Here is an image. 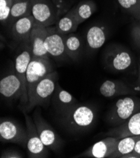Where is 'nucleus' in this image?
<instances>
[{
	"mask_svg": "<svg viewBox=\"0 0 140 158\" xmlns=\"http://www.w3.org/2000/svg\"><path fill=\"white\" fill-rule=\"evenodd\" d=\"M58 80L57 71H53L46 75L36 86L32 97L24 108L25 112H30L34 107L48 106L52 100Z\"/></svg>",
	"mask_w": 140,
	"mask_h": 158,
	"instance_id": "1",
	"label": "nucleus"
},
{
	"mask_svg": "<svg viewBox=\"0 0 140 158\" xmlns=\"http://www.w3.org/2000/svg\"><path fill=\"white\" fill-rule=\"evenodd\" d=\"M62 122L69 131H84L94 123L95 113L89 106L77 103L62 115Z\"/></svg>",
	"mask_w": 140,
	"mask_h": 158,
	"instance_id": "2",
	"label": "nucleus"
},
{
	"mask_svg": "<svg viewBox=\"0 0 140 158\" xmlns=\"http://www.w3.org/2000/svg\"><path fill=\"white\" fill-rule=\"evenodd\" d=\"M63 12L54 0H33L31 14L34 18L35 25L51 27L56 24Z\"/></svg>",
	"mask_w": 140,
	"mask_h": 158,
	"instance_id": "3",
	"label": "nucleus"
},
{
	"mask_svg": "<svg viewBox=\"0 0 140 158\" xmlns=\"http://www.w3.org/2000/svg\"><path fill=\"white\" fill-rule=\"evenodd\" d=\"M54 70L50 59L32 57L26 71V88L28 100L37 84Z\"/></svg>",
	"mask_w": 140,
	"mask_h": 158,
	"instance_id": "4",
	"label": "nucleus"
},
{
	"mask_svg": "<svg viewBox=\"0 0 140 158\" xmlns=\"http://www.w3.org/2000/svg\"><path fill=\"white\" fill-rule=\"evenodd\" d=\"M37 132L43 144L54 151H58L63 145V140L57 134L51 125L46 122L41 114V110L37 108L33 115Z\"/></svg>",
	"mask_w": 140,
	"mask_h": 158,
	"instance_id": "5",
	"label": "nucleus"
},
{
	"mask_svg": "<svg viewBox=\"0 0 140 158\" xmlns=\"http://www.w3.org/2000/svg\"><path fill=\"white\" fill-rule=\"evenodd\" d=\"M23 47L15 59V73L20 79L22 85V97L20 102L25 108L28 103L26 88V71L32 59V52L29 41L22 43Z\"/></svg>",
	"mask_w": 140,
	"mask_h": 158,
	"instance_id": "6",
	"label": "nucleus"
},
{
	"mask_svg": "<svg viewBox=\"0 0 140 158\" xmlns=\"http://www.w3.org/2000/svg\"><path fill=\"white\" fill-rule=\"evenodd\" d=\"M23 114L28 135L26 148L28 157L30 158L47 157L49 156L48 148L41 140L33 118L27 115L26 112L23 111Z\"/></svg>",
	"mask_w": 140,
	"mask_h": 158,
	"instance_id": "7",
	"label": "nucleus"
},
{
	"mask_svg": "<svg viewBox=\"0 0 140 158\" xmlns=\"http://www.w3.org/2000/svg\"><path fill=\"white\" fill-rule=\"evenodd\" d=\"M27 131L17 122L8 118H1L0 140L3 143H12L26 147Z\"/></svg>",
	"mask_w": 140,
	"mask_h": 158,
	"instance_id": "8",
	"label": "nucleus"
},
{
	"mask_svg": "<svg viewBox=\"0 0 140 158\" xmlns=\"http://www.w3.org/2000/svg\"><path fill=\"white\" fill-rule=\"evenodd\" d=\"M139 108V101L131 97H124L118 100L109 115V120L112 123L121 125L125 122Z\"/></svg>",
	"mask_w": 140,
	"mask_h": 158,
	"instance_id": "9",
	"label": "nucleus"
},
{
	"mask_svg": "<svg viewBox=\"0 0 140 158\" xmlns=\"http://www.w3.org/2000/svg\"><path fill=\"white\" fill-rule=\"evenodd\" d=\"M105 62L110 69L115 71L127 70L132 64L131 54L122 47H114L109 50L105 56Z\"/></svg>",
	"mask_w": 140,
	"mask_h": 158,
	"instance_id": "10",
	"label": "nucleus"
},
{
	"mask_svg": "<svg viewBox=\"0 0 140 158\" xmlns=\"http://www.w3.org/2000/svg\"><path fill=\"white\" fill-rule=\"evenodd\" d=\"M118 140L119 139L116 137L108 136L93 144L76 157L111 158L116 149Z\"/></svg>",
	"mask_w": 140,
	"mask_h": 158,
	"instance_id": "11",
	"label": "nucleus"
},
{
	"mask_svg": "<svg viewBox=\"0 0 140 158\" xmlns=\"http://www.w3.org/2000/svg\"><path fill=\"white\" fill-rule=\"evenodd\" d=\"M45 47L49 56L57 60L68 57L66 50L65 35L58 34L53 27H48V34L45 41Z\"/></svg>",
	"mask_w": 140,
	"mask_h": 158,
	"instance_id": "12",
	"label": "nucleus"
},
{
	"mask_svg": "<svg viewBox=\"0 0 140 158\" xmlns=\"http://www.w3.org/2000/svg\"><path fill=\"white\" fill-rule=\"evenodd\" d=\"M35 27V20L32 14L19 19L11 25V34L15 42H28L31 33Z\"/></svg>",
	"mask_w": 140,
	"mask_h": 158,
	"instance_id": "13",
	"label": "nucleus"
},
{
	"mask_svg": "<svg viewBox=\"0 0 140 158\" xmlns=\"http://www.w3.org/2000/svg\"><path fill=\"white\" fill-rule=\"evenodd\" d=\"M47 34L48 27L35 25L29 39L32 57L50 59L45 47V41Z\"/></svg>",
	"mask_w": 140,
	"mask_h": 158,
	"instance_id": "14",
	"label": "nucleus"
},
{
	"mask_svg": "<svg viewBox=\"0 0 140 158\" xmlns=\"http://www.w3.org/2000/svg\"><path fill=\"white\" fill-rule=\"evenodd\" d=\"M106 135L118 139L134 135H140V112L133 114L125 122L107 132Z\"/></svg>",
	"mask_w": 140,
	"mask_h": 158,
	"instance_id": "15",
	"label": "nucleus"
},
{
	"mask_svg": "<svg viewBox=\"0 0 140 158\" xmlns=\"http://www.w3.org/2000/svg\"><path fill=\"white\" fill-rule=\"evenodd\" d=\"M54 107L62 116L66 114L70 109L78 103L72 94L62 89L57 82L55 91L52 97Z\"/></svg>",
	"mask_w": 140,
	"mask_h": 158,
	"instance_id": "16",
	"label": "nucleus"
},
{
	"mask_svg": "<svg viewBox=\"0 0 140 158\" xmlns=\"http://www.w3.org/2000/svg\"><path fill=\"white\" fill-rule=\"evenodd\" d=\"M0 93L5 98H21L22 85L15 71L2 79L0 81Z\"/></svg>",
	"mask_w": 140,
	"mask_h": 158,
	"instance_id": "17",
	"label": "nucleus"
},
{
	"mask_svg": "<svg viewBox=\"0 0 140 158\" xmlns=\"http://www.w3.org/2000/svg\"><path fill=\"white\" fill-rule=\"evenodd\" d=\"M79 25L72 8L57 22L55 28L58 34L65 35L75 32Z\"/></svg>",
	"mask_w": 140,
	"mask_h": 158,
	"instance_id": "18",
	"label": "nucleus"
},
{
	"mask_svg": "<svg viewBox=\"0 0 140 158\" xmlns=\"http://www.w3.org/2000/svg\"><path fill=\"white\" fill-rule=\"evenodd\" d=\"M106 34L103 27L94 25L87 31L86 41L87 46L91 50H97L104 44Z\"/></svg>",
	"mask_w": 140,
	"mask_h": 158,
	"instance_id": "19",
	"label": "nucleus"
},
{
	"mask_svg": "<svg viewBox=\"0 0 140 158\" xmlns=\"http://www.w3.org/2000/svg\"><path fill=\"white\" fill-rule=\"evenodd\" d=\"M73 10L75 19L80 25L89 19L96 11L97 6L92 0H84L75 8L74 7Z\"/></svg>",
	"mask_w": 140,
	"mask_h": 158,
	"instance_id": "20",
	"label": "nucleus"
},
{
	"mask_svg": "<svg viewBox=\"0 0 140 158\" xmlns=\"http://www.w3.org/2000/svg\"><path fill=\"white\" fill-rule=\"evenodd\" d=\"M99 91L103 97L106 98H111L119 94H126L131 92L130 89L125 85L111 80L105 81L100 86Z\"/></svg>",
	"mask_w": 140,
	"mask_h": 158,
	"instance_id": "21",
	"label": "nucleus"
},
{
	"mask_svg": "<svg viewBox=\"0 0 140 158\" xmlns=\"http://www.w3.org/2000/svg\"><path fill=\"white\" fill-rule=\"evenodd\" d=\"M33 0H14L8 23L11 25L19 19L31 14Z\"/></svg>",
	"mask_w": 140,
	"mask_h": 158,
	"instance_id": "22",
	"label": "nucleus"
},
{
	"mask_svg": "<svg viewBox=\"0 0 140 158\" xmlns=\"http://www.w3.org/2000/svg\"><path fill=\"white\" fill-rule=\"evenodd\" d=\"M139 136H129L119 139L116 149L111 158H122L125 155L131 153L134 150L136 142Z\"/></svg>",
	"mask_w": 140,
	"mask_h": 158,
	"instance_id": "23",
	"label": "nucleus"
},
{
	"mask_svg": "<svg viewBox=\"0 0 140 158\" xmlns=\"http://www.w3.org/2000/svg\"><path fill=\"white\" fill-rule=\"evenodd\" d=\"M65 44L68 57L73 60H76L78 58L82 48L79 37L73 34L65 35Z\"/></svg>",
	"mask_w": 140,
	"mask_h": 158,
	"instance_id": "24",
	"label": "nucleus"
},
{
	"mask_svg": "<svg viewBox=\"0 0 140 158\" xmlns=\"http://www.w3.org/2000/svg\"><path fill=\"white\" fill-rule=\"evenodd\" d=\"M117 2L124 11L140 20V0H117Z\"/></svg>",
	"mask_w": 140,
	"mask_h": 158,
	"instance_id": "25",
	"label": "nucleus"
},
{
	"mask_svg": "<svg viewBox=\"0 0 140 158\" xmlns=\"http://www.w3.org/2000/svg\"><path fill=\"white\" fill-rule=\"evenodd\" d=\"M14 0H0V20L2 24L8 23Z\"/></svg>",
	"mask_w": 140,
	"mask_h": 158,
	"instance_id": "26",
	"label": "nucleus"
},
{
	"mask_svg": "<svg viewBox=\"0 0 140 158\" xmlns=\"http://www.w3.org/2000/svg\"><path fill=\"white\" fill-rule=\"evenodd\" d=\"M138 21L133 27L131 35L134 44L138 47H140V20Z\"/></svg>",
	"mask_w": 140,
	"mask_h": 158,
	"instance_id": "27",
	"label": "nucleus"
},
{
	"mask_svg": "<svg viewBox=\"0 0 140 158\" xmlns=\"http://www.w3.org/2000/svg\"><path fill=\"white\" fill-rule=\"evenodd\" d=\"M122 158H140V136L136 142L133 151L123 156Z\"/></svg>",
	"mask_w": 140,
	"mask_h": 158,
	"instance_id": "28",
	"label": "nucleus"
},
{
	"mask_svg": "<svg viewBox=\"0 0 140 158\" xmlns=\"http://www.w3.org/2000/svg\"><path fill=\"white\" fill-rule=\"evenodd\" d=\"M0 157L2 158H22L23 155L18 151L14 150L4 151L2 152Z\"/></svg>",
	"mask_w": 140,
	"mask_h": 158,
	"instance_id": "29",
	"label": "nucleus"
},
{
	"mask_svg": "<svg viewBox=\"0 0 140 158\" xmlns=\"http://www.w3.org/2000/svg\"><path fill=\"white\" fill-rule=\"evenodd\" d=\"M139 79H140V66L139 67Z\"/></svg>",
	"mask_w": 140,
	"mask_h": 158,
	"instance_id": "30",
	"label": "nucleus"
}]
</instances>
